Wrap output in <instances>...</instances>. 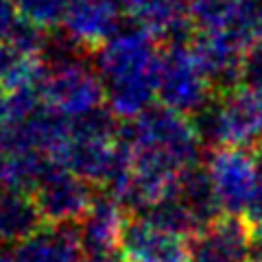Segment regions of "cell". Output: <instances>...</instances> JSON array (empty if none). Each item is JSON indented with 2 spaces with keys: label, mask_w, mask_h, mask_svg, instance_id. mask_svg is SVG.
<instances>
[{
  "label": "cell",
  "mask_w": 262,
  "mask_h": 262,
  "mask_svg": "<svg viewBox=\"0 0 262 262\" xmlns=\"http://www.w3.org/2000/svg\"><path fill=\"white\" fill-rule=\"evenodd\" d=\"M243 219L247 221L249 227H262V175H260V182L247 203V208H245Z\"/></svg>",
  "instance_id": "23"
},
{
  "label": "cell",
  "mask_w": 262,
  "mask_h": 262,
  "mask_svg": "<svg viewBox=\"0 0 262 262\" xmlns=\"http://www.w3.org/2000/svg\"><path fill=\"white\" fill-rule=\"evenodd\" d=\"M249 232L243 216H221L188 238V262H249Z\"/></svg>",
  "instance_id": "8"
},
{
  "label": "cell",
  "mask_w": 262,
  "mask_h": 262,
  "mask_svg": "<svg viewBox=\"0 0 262 262\" xmlns=\"http://www.w3.org/2000/svg\"><path fill=\"white\" fill-rule=\"evenodd\" d=\"M0 262H15L13 251H0Z\"/></svg>",
  "instance_id": "26"
},
{
  "label": "cell",
  "mask_w": 262,
  "mask_h": 262,
  "mask_svg": "<svg viewBox=\"0 0 262 262\" xmlns=\"http://www.w3.org/2000/svg\"><path fill=\"white\" fill-rule=\"evenodd\" d=\"M177 196L184 201V206L190 210V214L199 223V227H206L219 221L223 214V208L219 203V196L212 186V179L208 175V168H201L199 164L188 168L179 177Z\"/></svg>",
  "instance_id": "17"
},
{
  "label": "cell",
  "mask_w": 262,
  "mask_h": 262,
  "mask_svg": "<svg viewBox=\"0 0 262 262\" xmlns=\"http://www.w3.org/2000/svg\"><path fill=\"white\" fill-rule=\"evenodd\" d=\"M260 155H262V144H260Z\"/></svg>",
  "instance_id": "28"
},
{
  "label": "cell",
  "mask_w": 262,
  "mask_h": 262,
  "mask_svg": "<svg viewBox=\"0 0 262 262\" xmlns=\"http://www.w3.org/2000/svg\"><path fill=\"white\" fill-rule=\"evenodd\" d=\"M13 5L22 22L46 33L63 22L68 0H13Z\"/></svg>",
  "instance_id": "20"
},
{
  "label": "cell",
  "mask_w": 262,
  "mask_h": 262,
  "mask_svg": "<svg viewBox=\"0 0 262 262\" xmlns=\"http://www.w3.org/2000/svg\"><path fill=\"white\" fill-rule=\"evenodd\" d=\"M131 164L168 175H182L199 164L201 136L194 122L175 110L151 107L122 129Z\"/></svg>",
  "instance_id": "2"
},
{
  "label": "cell",
  "mask_w": 262,
  "mask_h": 262,
  "mask_svg": "<svg viewBox=\"0 0 262 262\" xmlns=\"http://www.w3.org/2000/svg\"><path fill=\"white\" fill-rule=\"evenodd\" d=\"M0 243H3V241H0Z\"/></svg>",
  "instance_id": "29"
},
{
  "label": "cell",
  "mask_w": 262,
  "mask_h": 262,
  "mask_svg": "<svg viewBox=\"0 0 262 262\" xmlns=\"http://www.w3.org/2000/svg\"><path fill=\"white\" fill-rule=\"evenodd\" d=\"M120 3H122V0H120Z\"/></svg>",
  "instance_id": "30"
},
{
  "label": "cell",
  "mask_w": 262,
  "mask_h": 262,
  "mask_svg": "<svg viewBox=\"0 0 262 262\" xmlns=\"http://www.w3.org/2000/svg\"><path fill=\"white\" fill-rule=\"evenodd\" d=\"M201 142L212 146L253 149L262 144V98L245 88L214 94L212 103L194 116Z\"/></svg>",
  "instance_id": "3"
},
{
  "label": "cell",
  "mask_w": 262,
  "mask_h": 262,
  "mask_svg": "<svg viewBox=\"0 0 262 262\" xmlns=\"http://www.w3.org/2000/svg\"><path fill=\"white\" fill-rule=\"evenodd\" d=\"M160 57L158 39L142 27L122 29L96 48L94 63L105 81V103L118 120L134 122L153 107Z\"/></svg>",
  "instance_id": "1"
},
{
  "label": "cell",
  "mask_w": 262,
  "mask_h": 262,
  "mask_svg": "<svg viewBox=\"0 0 262 262\" xmlns=\"http://www.w3.org/2000/svg\"><path fill=\"white\" fill-rule=\"evenodd\" d=\"M42 55L18 44L15 39L0 44V88L7 92L37 88L44 75Z\"/></svg>",
  "instance_id": "16"
},
{
  "label": "cell",
  "mask_w": 262,
  "mask_h": 262,
  "mask_svg": "<svg viewBox=\"0 0 262 262\" xmlns=\"http://www.w3.org/2000/svg\"><path fill=\"white\" fill-rule=\"evenodd\" d=\"M212 94H216L214 85L190 42L166 44L158 72V98L164 107L184 116H196L212 103Z\"/></svg>",
  "instance_id": "5"
},
{
  "label": "cell",
  "mask_w": 262,
  "mask_h": 262,
  "mask_svg": "<svg viewBox=\"0 0 262 262\" xmlns=\"http://www.w3.org/2000/svg\"><path fill=\"white\" fill-rule=\"evenodd\" d=\"M7 118H9V92L0 88V131L7 125Z\"/></svg>",
  "instance_id": "25"
},
{
  "label": "cell",
  "mask_w": 262,
  "mask_h": 262,
  "mask_svg": "<svg viewBox=\"0 0 262 262\" xmlns=\"http://www.w3.org/2000/svg\"><path fill=\"white\" fill-rule=\"evenodd\" d=\"M208 175L227 216H243L260 182V164L251 149L219 146L208 160Z\"/></svg>",
  "instance_id": "6"
},
{
  "label": "cell",
  "mask_w": 262,
  "mask_h": 262,
  "mask_svg": "<svg viewBox=\"0 0 262 262\" xmlns=\"http://www.w3.org/2000/svg\"><path fill=\"white\" fill-rule=\"evenodd\" d=\"M127 210L107 194H98L88 214L77 223L79 241L85 258H110L116 256L120 236L127 223Z\"/></svg>",
  "instance_id": "12"
},
{
  "label": "cell",
  "mask_w": 262,
  "mask_h": 262,
  "mask_svg": "<svg viewBox=\"0 0 262 262\" xmlns=\"http://www.w3.org/2000/svg\"><path fill=\"white\" fill-rule=\"evenodd\" d=\"M37 90L46 107L68 120L85 118L107 101L103 77L83 57L46 66Z\"/></svg>",
  "instance_id": "4"
},
{
  "label": "cell",
  "mask_w": 262,
  "mask_h": 262,
  "mask_svg": "<svg viewBox=\"0 0 262 262\" xmlns=\"http://www.w3.org/2000/svg\"><path fill=\"white\" fill-rule=\"evenodd\" d=\"M249 262H262V227L249 232Z\"/></svg>",
  "instance_id": "24"
},
{
  "label": "cell",
  "mask_w": 262,
  "mask_h": 262,
  "mask_svg": "<svg viewBox=\"0 0 262 262\" xmlns=\"http://www.w3.org/2000/svg\"><path fill=\"white\" fill-rule=\"evenodd\" d=\"M188 5L190 0H122V11L155 39L177 44L190 42V31L194 29Z\"/></svg>",
  "instance_id": "13"
},
{
  "label": "cell",
  "mask_w": 262,
  "mask_h": 262,
  "mask_svg": "<svg viewBox=\"0 0 262 262\" xmlns=\"http://www.w3.org/2000/svg\"><path fill=\"white\" fill-rule=\"evenodd\" d=\"M140 216L149 219L153 225L166 229V232L175 234V236H182V238H186V241L192 238V236L201 229L199 223L194 221V216L190 214V210L184 206V201L179 199L177 194L162 199L160 203L151 206Z\"/></svg>",
  "instance_id": "19"
},
{
  "label": "cell",
  "mask_w": 262,
  "mask_h": 262,
  "mask_svg": "<svg viewBox=\"0 0 262 262\" xmlns=\"http://www.w3.org/2000/svg\"><path fill=\"white\" fill-rule=\"evenodd\" d=\"M15 262H83L85 253L77 225L44 223L13 249Z\"/></svg>",
  "instance_id": "14"
},
{
  "label": "cell",
  "mask_w": 262,
  "mask_h": 262,
  "mask_svg": "<svg viewBox=\"0 0 262 262\" xmlns=\"http://www.w3.org/2000/svg\"><path fill=\"white\" fill-rule=\"evenodd\" d=\"M120 0H68L61 27L81 48H101L118 33Z\"/></svg>",
  "instance_id": "11"
},
{
  "label": "cell",
  "mask_w": 262,
  "mask_h": 262,
  "mask_svg": "<svg viewBox=\"0 0 262 262\" xmlns=\"http://www.w3.org/2000/svg\"><path fill=\"white\" fill-rule=\"evenodd\" d=\"M243 0H190L192 27L199 33H219V31H236L241 22Z\"/></svg>",
  "instance_id": "18"
},
{
  "label": "cell",
  "mask_w": 262,
  "mask_h": 262,
  "mask_svg": "<svg viewBox=\"0 0 262 262\" xmlns=\"http://www.w3.org/2000/svg\"><path fill=\"white\" fill-rule=\"evenodd\" d=\"M33 199L44 223L77 225L92 208L96 194L90 182L63 166H53L33 190Z\"/></svg>",
  "instance_id": "7"
},
{
  "label": "cell",
  "mask_w": 262,
  "mask_h": 262,
  "mask_svg": "<svg viewBox=\"0 0 262 262\" xmlns=\"http://www.w3.org/2000/svg\"><path fill=\"white\" fill-rule=\"evenodd\" d=\"M20 24V15L13 0H0V44L9 42Z\"/></svg>",
  "instance_id": "22"
},
{
  "label": "cell",
  "mask_w": 262,
  "mask_h": 262,
  "mask_svg": "<svg viewBox=\"0 0 262 262\" xmlns=\"http://www.w3.org/2000/svg\"><path fill=\"white\" fill-rule=\"evenodd\" d=\"M112 262H131V260H127V258H122V256H114V258H112Z\"/></svg>",
  "instance_id": "27"
},
{
  "label": "cell",
  "mask_w": 262,
  "mask_h": 262,
  "mask_svg": "<svg viewBox=\"0 0 262 262\" xmlns=\"http://www.w3.org/2000/svg\"><path fill=\"white\" fill-rule=\"evenodd\" d=\"M44 225L33 194L0 188V241L20 243Z\"/></svg>",
  "instance_id": "15"
},
{
  "label": "cell",
  "mask_w": 262,
  "mask_h": 262,
  "mask_svg": "<svg viewBox=\"0 0 262 262\" xmlns=\"http://www.w3.org/2000/svg\"><path fill=\"white\" fill-rule=\"evenodd\" d=\"M241 88L262 98V42L247 48L241 68Z\"/></svg>",
  "instance_id": "21"
},
{
  "label": "cell",
  "mask_w": 262,
  "mask_h": 262,
  "mask_svg": "<svg viewBox=\"0 0 262 262\" xmlns=\"http://www.w3.org/2000/svg\"><path fill=\"white\" fill-rule=\"evenodd\" d=\"M192 48L216 94L241 85V68L249 44L236 31L199 33Z\"/></svg>",
  "instance_id": "9"
},
{
  "label": "cell",
  "mask_w": 262,
  "mask_h": 262,
  "mask_svg": "<svg viewBox=\"0 0 262 262\" xmlns=\"http://www.w3.org/2000/svg\"><path fill=\"white\" fill-rule=\"evenodd\" d=\"M118 251L131 262H188V241L153 225L140 214H129Z\"/></svg>",
  "instance_id": "10"
}]
</instances>
